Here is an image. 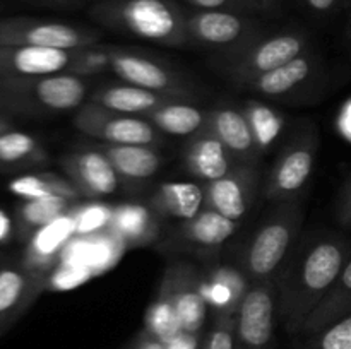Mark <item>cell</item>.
Returning a JSON list of instances; mask_svg holds the SVG:
<instances>
[{
  "instance_id": "42",
  "label": "cell",
  "mask_w": 351,
  "mask_h": 349,
  "mask_svg": "<svg viewBox=\"0 0 351 349\" xmlns=\"http://www.w3.org/2000/svg\"><path fill=\"white\" fill-rule=\"evenodd\" d=\"M307 3L308 9H312L314 12L319 14H328L331 10L336 9L338 5V0H304Z\"/></svg>"
},
{
  "instance_id": "29",
  "label": "cell",
  "mask_w": 351,
  "mask_h": 349,
  "mask_svg": "<svg viewBox=\"0 0 351 349\" xmlns=\"http://www.w3.org/2000/svg\"><path fill=\"white\" fill-rule=\"evenodd\" d=\"M239 229V221L228 219L211 209H202L197 216L184 221L180 235L185 242L199 246H219Z\"/></svg>"
},
{
  "instance_id": "5",
  "label": "cell",
  "mask_w": 351,
  "mask_h": 349,
  "mask_svg": "<svg viewBox=\"0 0 351 349\" xmlns=\"http://www.w3.org/2000/svg\"><path fill=\"white\" fill-rule=\"evenodd\" d=\"M0 86L16 101L40 112H71L84 105L88 84L69 72L40 77H2Z\"/></svg>"
},
{
  "instance_id": "6",
  "label": "cell",
  "mask_w": 351,
  "mask_h": 349,
  "mask_svg": "<svg viewBox=\"0 0 351 349\" xmlns=\"http://www.w3.org/2000/svg\"><path fill=\"white\" fill-rule=\"evenodd\" d=\"M317 151L315 130L293 137L274 161L263 187V197L271 204L295 201L314 173Z\"/></svg>"
},
{
  "instance_id": "13",
  "label": "cell",
  "mask_w": 351,
  "mask_h": 349,
  "mask_svg": "<svg viewBox=\"0 0 351 349\" xmlns=\"http://www.w3.org/2000/svg\"><path fill=\"white\" fill-rule=\"evenodd\" d=\"M60 166L65 178L86 198L106 197L119 188V173L98 147L67 154L62 157Z\"/></svg>"
},
{
  "instance_id": "44",
  "label": "cell",
  "mask_w": 351,
  "mask_h": 349,
  "mask_svg": "<svg viewBox=\"0 0 351 349\" xmlns=\"http://www.w3.org/2000/svg\"><path fill=\"white\" fill-rule=\"evenodd\" d=\"M7 130H10V123L9 122H3V120H0V133L7 132Z\"/></svg>"
},
{
  "instance_id": "41",
  "label": "cell",
  "mask_w": 351,
  "mask_h": 349,
  "mask_svg": "<svg viewBox=\"0 0 351 349\" xmlns=\"http://www.w3.org/2000/svg\"><path fill=\"white\" fill-rule=\"evenodd\" d=\"M12 228L14 226H12V219H10V216L7 214L3 209H0V245L9 242L14 231Z\"/></svg>"
},
{
  "instance_id": "35",
  "label": "cell",
  "mask_w": 351,
  "mask_h": 349,
  "mask_svg": "<svg viewBox=\"0 0 351 349\" xmlns=\"http://www.w3.org/2000/svg\"><path fill=\"white\" fill-rule=\"evenodd\" d=\"M291 349H351V313L315 334L300 337Z\"/></svg>"
},
{
  "instance_id": "1",
  "label": "cell",
  "mask_w": 351,
  "mask_h": 349,
  "mask_svg": "<svg viewBox=\"0 0 351 349\" xmlns=\"http://www.w3.org/2000/svg\"><path fill=\"white\" fill-rule=\"evenodd\" d=\"M351 259V240L335 231L302 236L274 277L278 284V322L298 335L305 318L328 294Z\"/></svg>"
},
{
  "instance_id": "46",
  "label": "cell",
  "mask_w": 351,
  "mask_h": 349,
  "mask_svg": "<svg viewBox=\"0 0 351 349\" xmlns=\"http://www.w3.org/2000/svg\"><path fill=\"white\" fill-rule=\"evenodd\" d=\"M250 2H266V0H250Z\"/></svg>"
},
{
  "instance_id": "25",
  "label": "cell",
  "mask_w": 351,
  "mask_h": 349,
  "mask_svg": "<svg viewBox=\"0 0 351 349\" xmlns=\"http://www.w3.org/2000/svg\"><path fill=\"white\" fill-rule=\"evenodd\" d=\"M314 58L308 51L250 81L245 88L267 98H281L300 88L314 74Z\"/></svg>"
},
{
  "instance_id": "39",
  "label": "cell",
  "mask_w": 351,
  "mask_h": 349,
  "mask_svg": "<svg viewBox=\"0 0 351 349\" xmlns=\"http://www.w3.org/2000/svg\"><path fill=\"white\" fill-rule=\"evenodd\" d=\"M201 334L180 332L177 337L165 342V349H201Z\"/></svg>"
},
{
  "instance_id": "14",
  "label": "cell",
  "mask_w": 351,
  "mask_h": 349,
  "mask_svg": "<svg viewBox=\"0 0 351 349\" xmlns=\"http://www.w3.org/2000/svg\"><path fill=\"white\" fill-rule=\"evenodd\" d=\"M48 284V277L38 276L19 266L0 267V337L33 307Z\"/></svg>"
},
{
  "instance_id": "30",
  "label": "cell",
  "mask_w": 351,
  "mask_h": 349,
  "mask_svg": "<svg viewBox=\"0 0 351 349\" xmlns=\"http://www.w3.org/2000/svg\"><path fill=\"white\" fill-rule=\"evenodd\" d=\"M10 194L24 198H43V197H64L77 202L82 197L77 188L57 173H31L17 177L7 185Z\"/></svg>"
},
{
  "instance_id": "19",
  "label": "cell",
  "mask_w": 351,
  "mask_h": 349,
  "mask_svg": "<svg viewBox=\"0 0 351 349\" xmlns=\"http://www.w3.org/2000/svg\"><path fill=\"white\" fill-rule=\"evenodd\" d=\"M250 287L249 277L240 267L219 266L201 274V291L209 308L219 313L237 315Z\"/></svg>"
},
{
  "instance_id": "7",
  "label": "cell",
  "mask_w": 351,
  "mask_h": 349,
  "mask_svg": "<svg viewBox=\"0 0 351 349\" xmlns=\"http://www.w3.org/2000/svg\"><path fill=\"white\" fill-rule=\"evenodd\" d=\"M99 34L89 27L34 17L0 19V47H38L79 50L98 43Z\"/></svg>"
},
{
  "instance_id": "24",
  "label": "cell",
  "mask_w": 351,
  "mask_h": 349,
  "mask_svg": "<svg viewBox=\"0 0 351 349\" xmlns=\"http://www.w3.org/2000/svg\"><path fill=\"white\" fill-rule=\"evenodd\" d=\"M351 313V259L341 270L338 279L328 291L321 303L314 308L311 315L305 318L302 324L300 337H307V335L315 334V332L322 331L328 325L335 324L339 318L346 317Z\"/></svg>"
},
{
  "instance_id": "40",
  "label": "cell",
  "mask_w": 351,
  "mask_h": 349,
  "mask_svg": "<svg viewBox=\"0 0 351 349\" xmlns=\"http://www.w3.org/2000/svg\"><path fill=\"white\" fill-rule=\"evenodd\" d=\"M127 348L129 349H165V342L160 341L158 337H154V335H151L149 332H146L143 328V331L136 335V339H134Z\"/></svg>"
},
{
  "instance_id": "37",
  "label": "cell",
  "mask_w": 351,
  "mask_h": 349,
  "mask_svg": "<svg viewBox=\"0 0 351 349\" xmlns=\"http://www.w3.org/2000/svg\"><path fill=\"white\" fill-rule=\"evenodd\" d=\"M235 331L237 315H216L201 349H235Z\"/></svg>"
},
{
  "instance_id": "9",
  "label": "cell",
  "mask_w": 351,
  "mask_h": 349,
  "mask_svg": "<svg viewBox=\"0 0 351 349\" xmlns=\"http://www.w3.org/2000/svg\"><path fill=\"white\" fill-rule=\"evenodd\" d=\"M276 324V279L254 281L237 313L235 349H273Z\"/></svg>"
},
{
  "instance_id": "15",
  "label": "cell",
  "mask_w": 351,
  "mask_h": 349,
  "mask_svg": "<svg viewBox=\"0 0 351 349\" xmlns=\"http://www.w3.org/2000/svg\"><path fill=\"white\" fill-rule=\"evenodd\" d=\"M189 41L213 48L239 47L252 40V26L249 21L226 10H199L187 16Z\"/></svg>"
},
{
  "instance_id": "3",
  "label": "cell",
  "mask_w": 351,
  "mask_h": 349,
  "mask_svg": "<svg viewBox=\"0 0 351 349\" xmlns=\"http://www.w3.org/2000/svg\"><path fill=\"white\" fill-rule=\"evenodd\" d=\"M302 224L304 211L297 198L274 204L273 211L250 236L240 259V269L250 283L278 276L281 266L300 240Z\"/></svg>"
},
{
  "instance_id": "47",
  "label": "cell",
  "mask_w": 351,
  "mask_h": 349,
  "mask_svg": "<svg viewBox=\"0 0 351 349\" xmlns=\"http://www.w3.org/2000/svg\"><path fill=\"white\" fill-rule=\"evenodd\" d=\"M350 38H351V24H350Z\"/></svg>"
},
{
  "instance_id": "8",
  "label": "cell",
  "mask_w": 351,
  "mask_h": 349,
  "mask_svg": "<svg viewBox=\"0 0 351 349\" xmlns=\"http://www.w3.org/2000/svg\"><path fill=\"white\" fill-rule=\"evenodd\" d=\"M74 125L81 133L101 140L103 144H160V130L147 118L105 108L96 103H84L74 115Z\"/></svg>"
},
{
  "instance_id": "16",
  "label": "cell",
  "mask_w": 351,
  "mask_h": 349,
  "mask_svg": "<svg viewBox=\"0 0 351 349\" xmlns=\"http://www.w3.org/2000/svg\"><path fill=\"white\" fill-rule=\"evenodd\" d=\"M71 212V211H69ZM75 235V222L71 214L55 219L50 224L34 231L26 242L23 266L38 276L50 277L62 260L65 248Z\"/></svg>"
},
{
  "instance_id": "38",
  "label": "cell",
  "mask_w": 351,
  "mask_h": 349,
  "mask_svg": "<svg viewBox=\"0 0 351 349\" xmlns=\"http://www.w3.org/2000/svg\"><path fill=\"white\" fill-rule=\"evenodd\" d=\"M336 221L343 226V228L351 229V173L346 178L343 187L339 188V194L336 197Z\"/></svg>"
},
{
  "instance_id": "26",
  "label": "cell",
  "mask_w": 351,
  "mask_h": 349,
  "mask_svg": "<svg viewBox=\"0 0 351 349\" xmlns=\"http://www.w3.org/2000/svg\"><path fill=\"white\" fill-rule=\"evenodd\" d=\"M105 153L119 177L127 180H146L156 174L161 166V156L154 146L134 144H101L96 146Z\"/></svg>"
},
{
  "instance_id": "18",
  "label": "cell",
  "mask_w": 351,
  "mask_h": 349,
  "mask_svg": "<svg viewBox=\"0 0 351 349\" xmlns=\"http://www.w3.org/2000/svg\"><path fill=\"white\" fill-rule=\"evenodd\" d=\"M72 51L38 47H0V79L40 77L67 72Z\"/></svg>"
},
{
  "instance_id": "45",
  "label": "cell",
  "mask_w": 351,
  "mask_h": 349,
  "mask_svg": "<svg viewBox=\"0 0 351 349\" xmlns=\"http://www.w3.org/2000/svg\"><path fill=\"white\" fill-rule=\"evenodd\" d=\"M45 2H53V3H69V2H75V0H45Z\"/></svg>"
},
{
  "instance_id": "10",
  "label": "cell",
  "mask_w": 351,
  "mask_h": 349,
  "mask_svg": "<svg viewBox=\"0 0 351 349\" xmlns=\"http://www.w3.org/2000/svg\"><path fill=\"white\" fill-rule=\"evenodd\" d=\"M158 293L175 308L182 331L201 334L209 307L201 291V272L195 267L184 262L168 267Z\"/></svg>"
},
{
  "instance_id": "34",
  "label": "cell",
  "mask_w": 351,
  "mask_h": 349,
  "mask_svg": "<svg viewBox=\"0 0 351 349\" xmlns=\"http://www.w3.org/2000/svg\"><path fill=\"white\" fill-rule=\"evenodd\" d=\"M106 70H112V47L96 43L72 51L69 74L88 79Z\"/></svg>"
},
{
  "instance_id": "17",
  "label": "cell",
  "mask_w": 351,
  "mask_h": 349,
  "mask_svg": "<svg viewBox=\"0 0 351 349\" xmlns=\"http://www.w3.org/2000/svg\"><path fill=\"white\" fill-rule=\"evenodd\" d=\"M204 130L226 147L235 163L256 164L259 149L242 108L218 106L209 109Z\"/></svg>"
},
{
  "instance_id": "2",
  "label": "cell",
  "mask_w": 351,
  "mask_h": 349,
  "mask_svg": "<svg viewBox=\"0 0 351 349\" xmlns=\"http://www.w3.org/2000/svg\"><path fill=\"white\" fill-rule=\"evenodd\" d=\"M93 19L115 31L165 44L189 43L187 16L170 0H101L89 10Z\"/></svg>"
},
{
  "instance_id": "33",
  "label": "cell",
  "mask_w": 351,
  "mask_h": 349,
  "mask_svg": "<svg viewBox=\"0 0 351 349\" xmlns=\"http://www.w3.org/2000/svg\"><path fill=\"white\" fill-rule=\"evenodd\" d=\"M144 331L149 332L151 335L158 337L160 341L168 342L177 337L182 331L180 322H178L175 308L171 307L170 301L158 293L156 300L149 305L144 320Z\"/></svg>"
},
{
  "instance_id": "23",
  "label": "cell",
  "mask_w": 351,
  "mask_h": 349,
  "mask_svg": "<svg viewBox=\"0 0 351 349\" xmlns=\"http://www.w3.org/2000/svg\"><path fill=\"white\" fill-rule=\"evenodd\" d=\"M147 205L158 216L189 221L204 209V190L191 181H167L156 188Z\"/></svg>"
},
{
  "instance_id": "12",
  "label": "cell",
  "mask_w": 351,
  "mask_h": 349,
  "mask_svg": "<svg viewBox=\"0 0 351 349\" xmlns=\"http://www.w3.org/2000/svg\"><path fill=\"white\" fill-rule=\"evenodd\" d=\"M259 183L256 164L237 163L225 177L208 181L204 190V207L219 212L233 221H240L254 204Z\"/></svg>"
},
{
  "instance_id": "20",
  "label": "cell",
  "mask_w": 351,
  "mask_h": 349,
  "mask_svg": "<svg viewBox=\"0 0 351 349\" xmlns=\"http://www.w3.org/2000/svg\"><path fill=\"white\" fill-rule=\"evenodd\" d=\"M180 99H191V96L156 92L151 89L139 88V86L127 84V82L117 86H103L91 94V103L115 109V112L139 116H144L160 106L180 101Z\"/></svg>"
},
{
  "instance_id": "4",
  "label": "cell",
  "mask_w": 351,
  "mask_h": 349,
  "mask_svg": "<svg viewBox=\"0 0 351 349\" xmlns=\"http://www.w3.org/2000/svg\"><path fill=\"white\" fill-rule=\"evenodd\" d=\"M307 44L305 34L295 31L250 40L237 50L226 53L221 64L223 72L230 81L247 86L259 75L300 57L307 51Z\"/></svg>"
},
{
  "instance_id": "32",
  "label": "cell",
  "mask_w": 351,
  "mask_h": 349,
  "mask_svg": "<svg viewBox=\"0 0 351 349\" xmlns=\"http://www.w3.org/2000/svg\"><path fill=\"white\" fill-rule=\"evenodd\" d=\"M48 154L33 135L21 130L0 133V164L5 166H34L45 164Z\"/></svg>"
},
{
  "instance_id": "31",
  "label": "cell",
  "mask_w": 351,
  "mask_h": 349,
  "mask_svg": "<svg viewBox=\"0 0 351 349\" xmlns=\"http://www.w3.org/2000/svg\"><path fill=\"white\" fill-rule=\"evenodd\" d=\"M242 112L249 122L259 153L269 151L283 132L285 116L276 108L264 105L257 99H249L243 103Z\"/></svg>"
},
{
  "instance_id": "43",
  "label": "cell",
  "mask_w": 351,
  "mask_h": 349,
  "mask_svg": "<svg viewBox=\"0 0 351 349\" xmlns=\"http://www.w3.org/2000/svg\"><path fill=\"white\" fill-rule=\"evenodd\" d=\"M187 2L201 10H221L232 0H187Z\"/></svg>"
},
{
  "instance_id": "27",
  "label": "cell",
  "mask_w": 351,
  "mask_h": 349,
  "mask_svg": "<svg viewBox=\"0 0 351 349\" xmlns=\"http://www.w3.org/2000/svg\"><path fill=\"white\" fill-rule=\"evenodd\" d=\"M144 118L149 120L160 132L170 135H195L204 130L208 112L191 105L189 99H180L146 113Z\"/></svg>"
},
{
  "instance_id": "21",
  "label": "cell",
  "mask_w": 351,
  "mask_h": 349,
  "mask_svg": "<svg viewBox=\"0 0 351 349\" xmlns=\"http://www.w3.org/2000/svg\"><path fill=\"white\" fill-rule=\"evenodd\" d=\"M235 164L226 147L206 130L195 133L184 151V166L206 183L225 177Z\"/></svg>"
},
{
  "instance_id": "22",
  "label": "cell",
  "mask_w": 351,
  "mask_h": 349,
  "mask_svg": "<svg viewBox=\"0 0 351 349\" xmlns=\"http://www.w3.org/2000/svg\"><path fill=\"white\" fill-rule=\"evenodd\" d=\"M160 216L143 204H122L113 207L108 233L125 246H139L151 243L158 235Z\"/></svg>"
},
{
  "instance_id": "48",
  "label": "cell",
  "mask_w": 351,
  "mask_h": 349,
  "mask_svg": "<svg viewBox=\"0 0 351 349\" xmlns=\"http://www.w3.org/2000/svg\"><path fill=\"white\" fill-rule=\"evenodd\" d=\"M123 349H129V348H123Z\"/></svg>"
},
{
  "instance_id": "11",
  "label": "cell",
  "mask_w": 351,
  "mask_h": 349,
  "mask_svg": "<svg viewBox=\"0 0 351 349\" xmlns=\"http://www.w3.org/2000/svg\"><path fill=\"white\" fill-rule=\"evenodd\" d=\"M112 72L123 82L156 92L191 96L189 82L168 65L127 48L112 47Z\"/></svg>"
},
{
  "instance_id": "28",
  "label": "cell",
  "mask_w": 351,
  "mask_h": 349,
  "mask_svg": "<svg viewBox=\"0 0 351 349\" xmlns=\"http://www.w3.org/2000/svg\"><path fill=\"white\" fill-rule=\"evenodd\" d=\"M75 204H77L75 201L64 197L24 198L16 211L17 235L27 242L34 231L69 214Z\"/></svg>"
},
{
  "instance_id": "36",
  "label": "cell",
  "mask_w": 351,
  "mask_h": 349,
  "mask_svg": "<svg viewBox=\"0 0 351 349\" xmlns=\"http://www.w3.org/2000/svg\"><path fill=\"white\" fill-rule=\"evenodd\" d=\"M113 207L103 202H88L71 209L69 214L75 222V235H93L96 231H108Z\"/></svg>"
}]
</instances>
